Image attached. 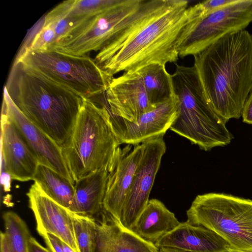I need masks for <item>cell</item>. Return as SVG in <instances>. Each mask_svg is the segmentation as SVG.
<instances>
[{
    "mask_svg": "<svg viewBox=\"0 0 252 252\" xmlns=\"http://www.w3.org/2000/svg\"><path fill=\"white\" fill-rule=\"evenodd\" d=\"M57 38L53 29L48 25L42 23L39 30L35 33L30 43L26 44L21 51H43L52 47Z\"/></svg>",
    "mask_w": 252,
    "mask_h": 252,
    "instance_id": "d4e9b609",
    "label": "cell"
},
{
    "mask_svg": "<svg viewBox=\"0 0 252 252\" xmlns=\"http://www.w3.org/2000/svg\"><path fill=\"white\" fill-rule=\"evenodd\" d=\"M33 181L48 197L69 209L75 193L74 184L49 167L40 164Z\"/></svg>",
    "mask_w": 252,
    "mask_h": 252,
    "instance_id": "ffe728a7",
    "label": "cell"
},
{
    "mask_svg": "<svg viewBox=\"0 0 252 252\" xmlns=\"http://www.w3.org/2000/svg\"><path fill=\"white\" fill-rule=\"evenodd\" d=\"M242 116L243 122L252 125V91L245 102Z\"/></svg>",
    "mask_w": 252,
    "mask_h": 252,
    "instance_id": "83f0119b",
    "label": "cell"
},
{
    "mask_svg": "<svg viewBox=\"0 0 252 252\" xmlns=\"http://www.w3.org/2000/svg\"><path fill=\"white\" fill-rule=\"evenodd\" d=\"M142 143L119 147L108 167L103 211L121 222L124 205L143 154Z\"/></svg>",
    "mask_w": 252,
    "mask_h": 252,
    "instance_id": "7c38bea8",
    "label": "cell"
},
{
    "mask_svg": "<svg viewBox=\"0 0 252 252\" xmlns=\"http://www.w3.org/2000/svg\"><path fill=\"white\" fill-rule=\"evenodd\" d=\"M155 246L186 252H231L228 244L216 232L187 221L180 222Z\"/></svg>",
    "mask_w": 252,
    "mask_h": 252,
    "instance_id": "e0dca14e",
    "label": "cell"
},
{
    "mask_svg": "<svg viewBox=\"0 0 252 252\" xmlns=\"http://www.w3.org/2000/svg\"><path fill=\"white\" fill-rule=\"evenodd\" d=\"M143 1L122 0L107 10L78 20L50 48L77 56L99 51L129 22Z\"/></svg>",
    "mask_w": 252,
    "mask_h": 252,
    "instance_id": "52a82bcc",
    "label": "cell"
},
{
    "mask_svg": "<svg viewBox=\"0 0 252 252\" xmlns=\"http://www.w3.org/2000/svg\"><path fill=\"white\" fill-rule=\"evenodd\" d=\"M41 236L51 252H64L62 240L58 237L48 233L43 234Z\"/></svg>",
    "mask_w": 252,
    "mask_h": 252,
    "instance_id": "4316f807",
    "label": "cell"
},
{
    "mask_svg": "<svg viewBox=\"0 0 252 252\" xmlns=\"http://www.w3.org/2000/svg\"><path fill=\"white\" fill-rule=\"evenodd\" d=\"M71 215L75 237L80 252H95L96 228L95 218L72 212Z\"/></svg>",
    "mask_w": 252,
    "mask_h": 252,
    "instance_id": "603a6c76",
    "label": "cell"
},
{
    "mask_svg": "<svg viewBox=\"0 0 252 252\" xmlns=\"http://www.w3.org/2000/svg\"><path fill=\"white\" fill-rule=\"evenodd\" d=\"M193 57L213 110L225 123L240 118L252 90V34L245 30L226 34Z\"/></svg>",
    "mask_w": 252,
    "mask_h": 252,
    "instance_id": "7a4b0ae2",
    "label": "cell"
},
{
    "mask_svg": "<svg viewBox=\"0 0 252 252\" xmlns=\"http://www.w3.org/2000/svg\"><path fill=\"white\" fill-rule=\"evenodd\" d=\"M95 219V252H159L155 245L124 226L104 211Z\"/></svg>",
    "mask_w": 252,
    "mask_h": 252,
    "instance_id": "2e32d148",
    "label": "cell"
},
{
    "mask_svg": "<svg viewBox=\"0 0 252 252\" xmlns=\"http://www.w3.org/2000/svg\"><path fill=\"white\" fill-rule=\"evenodd\" d=\"M186 0H143L129 22L94 59L112 76L179 59L177 45L189 22Z\"/></svg>",
    "mask_w": 252,
    "mask_h": 252,
    "instance_id": "6da1fadb",
    "label": "cell"
},
{
    "mask_svg": "<svg viewBox=\"0 0 252 252\" xmlns=\"http://www.w3.org/2000/svg\"><path fill=\"white\" fill-rule=\"evenodd\" d=\"M108 169L103 167L75 182L71 212L95 218L103 211Z\"/></svg>",
    "mask_w": 252,
    "mask_h": 252,
    "instance_id": "ac0fdd59",
    "label": "cell"
},
{
    "mask_svg": "<svg viewBox=\"0 0 252 252\" xmlns=\"http://www.w3.org/2000/svg\"><path fill=\"white\" fill-rule=\"evenodd\" d=\"M62 243L64 252H75V251L71 247H70L68 245L65 244L63 241H62Z\"/></svg>",
    "mask_w": 252,
    "mask_h": 252,
    "instance_id": "1f68e13d",
    "label": "cell"
},
{
    "mask_svg": "<svg viewBox=\"0 0 252 252\" xmlns=\"http://www.w3.org/2000/svg\"><path fill=\"white\" fill-rule=\"evenodd\" d=\"M0 252H11L6 234L2 231L0 234Z\"/></svg>",
    "mask_w": 252,
    "mask_h": 252,
    "instance_id": "f546056e",
    "label": "cell"
},
{
    "mask_svg": "<svg viewBox=\"0 0 252 252\" xmlns=\"http://www.w3.org/2000/svg\"><path fill=\"white\" fill-rule=\"evenodd\" d=\"M2 218L11 252H29V240L32 235L24 220L12 211L3 213Z\"/></svg>",
    "mask_w": 252,
    "mask_h": 252,
    "instance_id": "7402d4cb",
    "label": "cell"
},
{
    "mask_svg": "<svg viewBox=\"0 0 252 252\" xmlns=\"http://www.w3.org/2000/svg\"><path fill=\"white\" fill-rule=\"evenodd\" d=\"M4 88L21 112L60 146L69 136L84 98L15 61Z\"/></svg>",
    "mask_w": 252,
    "mask_h": 252,
    "instance_id": "3957f363",
    "label": "cell"
},
{
    "mask_svg": "<svg viewBox=\"0 0 252 252\" xmlns=\"http://www.w3.org/2000/svg\"><path fill=\"white\" fill-rule=\"evenodd\" d=\"M105 94V102L101 103L109 113L131 122L157 106L151 102L137 70L114 78Z\"/></svg>",
    "mask_w": 252,
    "mask_h": 252,
    "instance_id": "4fadbf2b",
    "label": "cell"
},
{
    "mask_svg": "<svg viewBox=\"0 0 252 252\" xmlns=\"http://www.w3.org/2000/svg\"><path fill=\"white\" fill-rule=\"evenodd\" d=\"M180 223L175 214L161 201L152 199L149 200L130 230L155 245Z\"/></svg>",
    "mask_w": 252,
    "mask_h": 252,
    "instance_id": "d6986e66",
    "label": "cell"
},
{
    "mask_svg": "<svg viewBox=\"0 0 252 252\" xmlns=\"http://www.w3.org/2000/svg\"><path fill=\"white\" fill-rule=\"evenodd\" d=\"M14 124L39 163L49 167L73 184L62 147L30 121L13 103L4 88L2 112Z\"/></svg>",
    "mask_w": 252,
    "mask_h": 252,
    "instance_id": "30bf717a",
    "label": "cell"
},
{
    "mask_svg": "<svg viewBox=\"0 0 252 252\" xmlns=\"http://www.w3.org/2000/svg\"><path fill=\"white\" fill-rule=\"evenodd\" d=\"M251 22L252 0H233L188 23L179 38V57L195 56L223 36L245 30Z\"/></svg>",
    "mask_w": 252,
    "mask_h": 252,
    "instance_id": "ba28073f",
    "label": "cell"
},
{
    "mask_svg": "<svg viewBox=\"0 0 252 252\" xmlns=\"http://www.w3.org/2000/svg\"><path fill=\"white\" fill-rule=\"evenodd\" d=\"M137 70L153 105L157 106L174 95L171 74L167 72L165 65L153 63Z\"/></svg>",
    "mask_w": 252,
    "mask_h": 252,
    "instance_id": "44dd1931",
    "label": "cell"
},
{
    "mask_svg": "<svg viewBox=\"0 0 252 252\" xmlns=\"http://www.w3.org/2000/svg\"><path fill=\"white\" fill-rule=\"evenodd\" d=\"M29 252H51L49 249L43 247L32 236L29 240Z\"/></svg>",
    "mask_w": 252,
    "mask_h": 252,
    "instance_id": "f1b7e54d",
    "label": "cell"
},
{
    "mask_svg": "<svg viewBox=\"0 0 252 252\" xmlns=\"http://www.w3.org/2000/svg\"><path fill=\"white\" fill-rule=\"evenodd\" d=\"M233 0H208L188 7L189 22L199 18L216 9L231 2Z\"/></svg>",
    "mask_w": 252,
    "mask_h": 252,
    "instance_id": "484cf974",
    "label": "cell"
},
{
    "mask_svg": "<svg viewBox=\"0 0 252 252\" xmlns=\"http://www.w3.org/2000/svg\"><path fill=\"white\" fill-rule=\"evenodd\" d=\"M158 249L159 252H186L181 250L168 248H161Z\"/></svg>",
    "mask_w": 252,
    "mask_h": 252,
    "instance_id": "4dcf8cb0",
    "label": "cell"
},
{
    "mask_svg": "<svg viewBox=\"0 0 252 252\" xmlns=\"http://www.w3.org/2000/svg\"><path fill=\"white\" fill-rule=\"evenodd\" d=\"M27 196L29 207L36 222V230L41 235L52 234L71 247L75 252H80L74 231L71 212L48 197L34 183Z\"/></svg>",
    "mask_w": 252,
    "mask_h": 252,
    "instance_id": "5bb4252c",
    "label": "cell"
},
{
    "mask_svg": "<svg viewBox=\"0 0 252 252\" xmlns=\"http://www.w3.org/2000/svg\"><path fill=\"white\" fill-rule=\"evenodd\" d=\"M178 114V99L174 94L169 99L142 114L135 122L109 115L112 127L121 144L135 145L164 135Z\"/></svg>",
    "mask_w": 252,
    "mask_h": 252,
    "instance_id": "8fae6325",
    "label": "cell"
},
{
    "mask_svg": "<svg viewBox=\"0 0 252 252\" xmlns=\"http://www.w3.org/2000/svg\"><path fill=\"white\" fill-rule=\"evenodd\" d=\"M121 143L102 103L84 98L72 131L62 146L74 182L108 167Z\"/></svg>",
    "mask_w": 252,
    "mask_h": 252,
    "instance_id": "277c9868",
    "label": "cell"
},
{
    "mask_svg": "<svg viewBox=\"0 0 252 252\" xmlns=\"http://www.w3.org/2000/svg\"><path fill=\"white\" fill-rule=\"evenodd\" d=\"M15 61L48 80L91 99L105 94L114 78L87 55L68 54L53 48L20 52Z\"/></svg>",
    "mask_w": 252,
    "mask_h": 252,
    "instance_id": "5b68a950",
    "label": "cell"
},
{
    "mask_svg": "<svg viewBox=\"0 0 252 252\" xmlns=\"http://www.w3.org/2000/svg\"><path fill=\"white\" fill-rule=\"evenodd\" d=\"M1 154L4 172L11 179L33 180L39 163L14 124L2 112Z\"/></svg>",
    "mask_w": 252,
    "mask_h": 252,
    "instance_id": "9a60e30c",
    "label": "cell"
},
{
    "mask_svg": "<svg viewBox=\"0 0 252 252\" xmlns=\"http://www.w3.org/2000/svg\"><path fill=\"white\" fill-rule=\"evenodd\" d=\"M163 136L142 143V156L126 198L121 217L122 225L129 229L134 225L149 200L150 192L166 150Z\"/></svg>",
    "mask_w": 252,
    "mask_h": 252,
    "instance_id": "9c48e42d",
    "label": "cell"
},
{
    "mask_svg": "<svg viewBox=\"0 0 252 252\" xmlns=\"http://www.w3.org/2000/svg\"><path fill=\"white\" fill-rule=\"evenodd\" d=\"M122 0H69L60 4L74 23L86 16L107 10L120 3Z\"/></svg>",
    "mask_w": 252,
    "mask_h": 252,
    "instance_id": "cb8c5ba5",
    "label": "cell"
},
{
    "mask_svg": "<svg viewBox=\"0 0 252 252\" xmlns=\"http://www.w3.org/2000/svg\"><path fill=\"white\" fill-rule=\"evenodd\" d=\"M187 215L189 223L221 237L231 252H252V200L223 193L198 195Z\"/></svg>",
    "mask_w": 252,
    "mask_h": 252,
    "instance_id": "8992f818",
    "label": "cell"
}]
</instances>
